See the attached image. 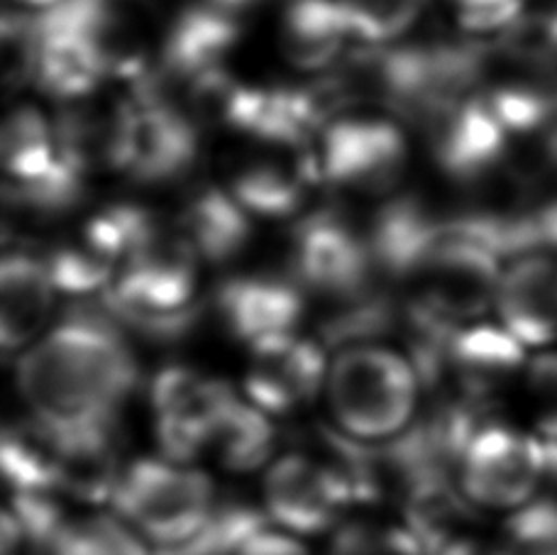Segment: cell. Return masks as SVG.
Wrapping results in <instances>:
<instances>
[{
	"label": "cell",
	"instance_id": "6da1fadb",
	"mask_svg": "<svg viewBox=\"0 0 557 555\" xmlns=\"http://www.w3.org/2000/svg\"><path fill=\"white\" fill-rule=\"evenodd\" d=\"M29 414L59 429L113 423L137 386L123 329L98 306H78L17 360Z\"/></svg>",
	"mask_w": 557,
	"mask_h": 555
},
{
	"label": "cell",
	"instance_id": "7a4b0ae2",
	"mask_svg": "<svg viewBox=\"0 0 557 555\" xmlns=\"http://www.w3.org/2000/svg\"><path fill=\"white\" fill-rule=\"evenodd\" d=\"M421 392L413 360L384 345H347L327 365L325 399L335 431L357 443H386L409 431Z\"/></svg>",
	"mask_w": 557,
	"mask_h": 555
},
{
	"label": "cell",
	"instance_id": "3957f363",
	"mask_svg": "<svg viewBox=\"0 0 557 555\" xmlns=\"http://www.w3.org/2000/svg\"><path fill=\"white\" fill-rule=\"evenodd\" d=\"M550 470V451L539 435L492 416L467 439L455 482L472 509L513 514L539 499Z\"/></svg>",
	"mask_w": 557,
	"mask_h": 555
},
{
	"label": "cell",
	"instance_id": "277c9868",
	"mask_svg": "<svg viewBox=\"0 0 557 555\" xmlns=\"http://www.w3.org/2000/svg\"><path fill=\"white\" fill-rule=\"evenodd\" d=\"M113 504L147 543L172 548L208 527L218 494L211 478L188 462L145 458L125 468Z\"/></svg>",
	"mask_w": 557,
	"mask_h": 555
},
{
	"label": "cell",
	"instance_id": "5b68a950",
	"mask_svg": "<svg viewBox=\"0 0 557 555\" xmlns=\"http://www.w3.org/2000/svg\"><path fill=\"white\" fill-rule=\"evenodd\" d=\"M262 499L267 519L294 536L341 529L360 504L347 472L325 451L278 455L267 468Z\"/></svg>",
	"mask_w": 557,
	"mask_h": 555
},
{
	"label": "cell",
	"instance_id": "8992f818",
	"mask_svg": "<svg viewBox=\"0 0 557 555\" xmlns=\"http://www.w3.org/2000/svg\"><path fill=\"white\" fill-rule=\"evenodd\" d=\"M240 399L231 384L184 365H169L149 386L154 435L164 458L191 462L208 455L227 411Z\"/></svg>",
	"mask_w": 557,
	"mask_h": 555
},
{
	"label": "cell",
	"instance_id": "52a82bcc",
	"mask_svg": "<svg viewBox=\"0 0 557 555\" xmlns=\"http://www.w3.org/2000/svg\"><path fill=\"white\" fill-rule=\"evenodd\" d=\"M315 180L380 196L399 186L409 147L384 118H337L318 135V150L306 152Z\"/></svg>",
	"mask_w": 557,
	"mask_h": 555
},
{
	"label": "cell",
	"instance_id": "ba28073f",
	"mask_svg": "<svg viewBox=\"0 0 557 555\" xmlns=\"http://www.w3.org/2000/svg\"><path fill=\"white\" fill-rule=\"evenodd\" d=\"M292 282L298 289L343 301L374 286V262L362 233L333 211L298 221L288 250Z\"/></svg>",
	"mask_w": 557,
	"mask_h": 555
},
{
	"label": "cell",
	"instance_id": "9c48e42d",
	"mask_svg": "<svg viewBox=\"0 0 557 555\" xmlns=\"http://www.w3.org/2000/svg\"><path fill=\"white\" fill-rule=\"evenodd\" d=\"M39 15L82 37L94 49L106 76L131 78L137 84L149 74V33L143 0H62Z\"/></svg>",
	"mask_w": 557,
	"mask_h": 555
},
{
	"label": "cell",
	"instance_id": "30bf717a",
	"mask_svg": "<svg viewBox=\"0 0 557 555\" xmlns=\"http://www.w3.org/2000/svg\"><path fill=\"white\" fill-rule=\"evenodd\" d=\"M327 362L318 343L301 335H282L250 348L245 399L267 416L306 411L325 392Z\"/></svg>",
	"mask_w": 557,
	"mask_h": 555
},
{
	"label": "cell",
	"instance_id": "8fae6325",
	"mask_svg": "<svg viewBox=\"0 0 557 555\" xmlns=\"http://www.w3.org/2000/svg\"><path fill=\"white\" fill-rule=\"evenodd\" d=\"M441 170L462 184H476L499 170L509 133L496 121L482 94H474L423 123Z\"/></svg>",
	"mask_w": 557,
	"mask_h": 555
},
{
	"label": "cell",
	"instance_id": "7c38bea8",
	"mask_svg": "<svg viewBox=\"0 0 557 555\" xmlns=\"http://www.w3.org/2000/svg\"><path fill=\"white\" fill-rule=\"evenodd\" d=\"M494 309L523 348H557V252L533 250L513 257L502 272Z\"/></svg>",
	"mask_w": 557,
	"mask_h": 555
},
{
	"label": "cell",
	"instance_id": "4fadbf2b",
	"mask_svg": "<svg viewBox=\"0 0 557 555\" xmlns=\"http://www.w3.org/2000/svg\"><path fill=\"white\" fill-rule=\"evenodd\" d=\"M215 313L233 338L255 345L296 333L304 294L292 280L235 276L215 292Z\"/></svg>",
	"mask_w": 557,
	"mask_h": 555
},
{
	"label": "cell",
	"instance_id": "5bb4252c",
	"mask_svg": "<svg viewBox=\"0 0 557 555\" xmlns=\"http://www.w3.org/2000/svg\"><path fill=\"white\" fill-rule=\"evenodd\" d=\"M54 460V492L64 502L84 507L113 502L117 484L123 480L121 445H117L115 421L59 429Z\"/></svg>",
	"mask_w": 557,
	"mask_h": 555
},
{
	"label": "cell",
	"instance_id": "9a60e30c",
	"mask_svg": "<svg viewBox=\"0 0 557 555\" xmlns=\"http://www.w3.org/2000/svg\"><path fill=\"white\" fill-rule=\"evenodd\" d=\"M447 215H437L416 196L389 198L372 215L364 233L374 270L392 280H406L421 270L445 237Z\"/></svg>",
	"mask_w": 557,
	"mask_h": 555
},
{
	"label": "cell",
	"instance_id": "2e32d148",
	"mask_svg": "<svg viewBox=\"0 0 557 555\" xmlns=\"http://www.w3.org/2000/svg\"><path fill=\"white\" fill-rule=\"evenodd\" d=\"M240 39L235 13L213 3L188 5L178 13L162 39V72L169 82L184 84L213 69Z\"/></svg>",
	"mask_w": 557,
	"mask_h": 555
},
{
	"label": "cell",
	"instance_id": "e0dca14e",
	"mask_svg": "<svg viewBox=\"0 0 557 555\" xmlns=\"http://www.w3.org/2000/svg\"><path fill=\"white\" fill-rule=\"evenodd\" d=\"M57 286L45 257L8 252L0 264V343L5 353L27 350L37 343L54 309Z\"/></svg>",
	"mask_w": 557,
	"mask_h": 555
},
{
	"label": "cell",
	"instance_id": "ac0fdd59",
	"mask_svg": "<svg viewBox=\"0 0 557 555\" xmlns=\"http://www.w3.org/2000/svg\"><path fill=\"white\" fill-rule=\"evenodd\" d=\"M35 64L33 82L59 101H78L94 94L106 72L94 49L72 29L47 23L35 13Z\"/></svg>",
	"mask_w": 557,
	"mask_h": 555
},
{
	"label": "cell",
	"instance_id": "d6986e66",
	"mask_svg": "<svg viewBox=\"0 0 557 555\" xmlns=\"http://www.w3.org/2000/svg\"><path fill=\"white\" fill-rule=\"evenodd\" d=\"M178 227L206 262L233 260L252 235L250 213L231 192L215 186L196 188L188 196Z\"/></svg>",
	"mask_w": 557,
	"mask_h": 555
},
{
	"label": "cell",
	"instance_id": "ffe728a7",
	"mask_svg": "<svg viewBox=\"0 0 557 555\" xmlns=\"http://www.w3.org/2000/svg\"><path fill=\"white\" fill-rule=\"evenodd\" d=\"M350 37L337 0H294L286 10L284 54L301 72L331 66Z\"/></svg>",
	"mask_w": 557,
	"mask_h": 555
},
{
	"label": "cell",
	"instance_id": "44dd1931",
	"mask_svg": "<svg viewBox=\"0 0 557 555\" xmlns=\"http://www.w3.org/2000/svg\"><path fill=\"white\" fill-rule=\"evenodd\" d=\"M308 182H315V176L306 162V155H298L296 162L264 157V160L245 164L235 174L231 194L250 215L278 218L298 211Z\"/></svg>",
	"mask_w": 557,
	"mask_h": 555
},
{
	"label": "cell",
	"instance_id": "7402d4cb",
	"mask_svg": "<svg viewBox=\"0 0 557 555\" xmlns=\"http://www.w3.org/2000/svg\"><path fill=\"white\" fill-rule=\"evenodd\" d=\"M274 448L276 429L270 416L240 396L218 425L208 455L231 472H252L272 460Z\"/></svg>",
	"mask_w": 557,
	"mask_h": 555
},
{
	"label": "cell",
	"instance_id": "603a6c76",
	"mask_svg": "<svg viewBox=\"0 0 557 555\" xmlns=\"http://www.w3.org/2000/svg\"><path fill=\"white\" fill-rule=\"evenodd\" d=\"M0 157L10 184L37 182L54 164V123H49L33 106L15 108L5 118L0 133Z\"/></svg>",
	"mask_w": 557,
	"mask_h": 555
},
{
	"label": "cell",
	"instance_id": "cb8c5ba5",
	"mask_svg": "<svg viewBox=\"0 0 557 555\" xmlns=\"http://www.w3.org/2000/svg\"><path fill=\"white\" fill-rule=\"evenodd\" d=\"M47 555H154L147 541L121 517L69 511L54 529Z\"/></svg>",
	"mask_w": 557,
	"mask_h": 555
},
{
	"label": "cell",
	"instance_id": "d4e9b609",
	"mask_svg": "<svg viewBox=\"0 0 557 555\" xmlns=\"http://www.w3.org/2000/svg\"><path fill=\"white\" fill-rule=\"evenodd\" d=\"M525 429H531L557 455V348L539 350L529 358L521 380Z\"/></svg>",
	"mask_w": 557,
	"mask_h": 555
},
{
	"label": "cell",
	"instance_id": "484cf974",
	"mask_svg": "<svg viewBox=\"0 0 557 555\" xmlns=\"http://www.w3.org/2000/svg\"><path fill=\"white\" fill-rule=\"evenodd\" d=\"M350 35L364 45L382 47L409 33L428 0H337Z\"/></svg>",
	"mask_w": 557,
	"mask_h": 555
},
{
	"label": "cell",
	"instance_id": "4316f807",
	"mask_svg": "<svg viewBox=\"0 0 557 555\" xmlns=\"http://www.w3.org/2000/svg\"><path fill=\"white\" fill-rule=\"evenodd\" d=\"M267 514L247 504H218L208 527L191 541L172 548H157L154 555H237L255 529L267 523Z\"/></svg>",
	"mask_w": 557,
	"mask_h": 555
},
{
	"label": "cell",
	"instance_id": "83f0119b",
	"mask_svg": "<svg viewBox=\"0 0 557 555\" xmlns=\"http://www.w3.org/2000/svg\"><path fill=\"white\" fill-rule=\"evenodd\" d=\"M49 276L57 286V292L84 296L108 289L115 280L117 267L94 250L84 237L82 243L59 245L45 257Z\"/></svg>",
	"mask_w": 557,
	"mask_h": 555
},
{
	"label": "cell",
	"instance_id": "f1b7e54d",
	"mask_svg": "<svg viewBox=\"0 0 557 555\" xmlns=\"http://www.w3.org/2000/svg\"><path fill=\"white\" fill-rule=\"evenodd\" d=\"M327 555H431L406 523L350 521L335 531Z\"/></svg>",
	"mask_w": 557,
	"mask_h": 555
},
{
	"label": "cell",
	"instance_id": "f546056e",
	"mask_svg": "<svg viewBox=\"0 0 557 555\" xmlns=\"http://www.w3.org/2000/svg\"><path fill=\"white\" fill-rule=\"evenodd\" d=\"M455 5L470 37H502L523 17V0H455Z\"/></svg>",
	"mask_w": 557,
	"mask_h": 555
},
{
	"label": "cell",
	"instance_id": "4dcf8cb0",
	"mask_svg": "<svg viewBox=\"0 0 557 555\" xmlns=\"http://www.w3.org/2000/svg\"><path fill=\"white\" fill-rule=\"evenodd\" d=\"M431 555H516L504 536H486L476 529H462L447 533L431 548Z\"/></svg>",
	"mask_w": 557,
	"mask_h": 555
},
{
	"label": "cell",
	"instance_id": "1f68e13d",
	"mask_svg": "<svg viewBox=\"0 0 557 555\" xmlns=\"http://www.w3.org/2000/svg\"><path fill=\"white\" fill-rule=\"evenodd\" d=\"M270 523L272 521H267L260 529H255L237 555H308L306 546L294 533L276 527L272 529Z\"/></svg>",
	"mask_w": 557,
	"mask_h": 555
},
{
	"label": "cell",
	"instance_id": "d6a6232c",
	"mask_svg": "<svg viewBox=\"0 0 557 555\" xmlns=\"http://www.w3.org/2000/svg\"><path fill=\"white\" fill-rule=\"evenodd\" d=\"M20 8H27V10H37V13H42V10H49L62 3V0H15Z\"/></svg>",
	"mask_w": 557,
	"mask_h": 555
},
{
	"label": "cell",
	"instance_id": "836d02e7",
	"mask_svg": "<svg viewBox=\"0 0 557 555\" xmlns=\"http://www.w3.org/2000/svg\"><path fill=\"white\" fill-rule=\"evenodd\" d=\"M208 3H213V5H218V8L231 10V13H235V10H240V8H245V5H250L252 0H208Z\"/></svg>",
	"mask_w": 557,
	"mask_h": 555
}]
</instances>
